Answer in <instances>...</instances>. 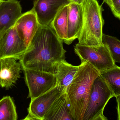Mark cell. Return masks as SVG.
I'll return each instance as SVG.
<instances>
[{
    "label": "cell",
    "mask_w": 120,
    "mask_h": 120,
    "mask_svg": "<svg viewBox=\"0 0 120 120\" xmlns=\"http://www.w3.org/2000/svg\"><path fill=\"white\" fill-rule=\"evenodd\" d=\"M120 96H118L116 97V100H117V110L118 120H120Z\"/></svg>",
    "instance_id": "obj_21"
},
{
    "label": "cell",
    "mask_w": 120,
    "mask_h": 120,
    "mask_svg": "<svg viewBox=\"0 0 120 120\" xmlns=\"http://www.w3.org/2000/svg\"><path fill=\"white\" fill-rule=\"evenodd\" d=\"M70 0H34L32 10L41 26L49 25L60 10L70 3Z\"/></svg>",
    "instance_id": "obj_8"
},
{
    "label": "cell",
    "mask_w": 120,
    "mask_h": 120,
    "mask_svg": "<svg viewBox=\"0 0 120 120\" xmlns=\"http://www.w3.org/2000/svg\"><path fill=\"white\" fill-rule=\"evenodd\" d=\"M16 108L10 96L4 97L0 100V120H17Z\"/></svg>",
    "instance_id": "obj_18"
},
{
    "label": "cell",
    "mask_w": 120,
    "mask_h": 120,
    "mask_svg": "<svg viewBox=\"0 0 120 120\" xmlns=\"http://www.w3.org/2000/svg\"><path fill=\"white\" fill-rule=\"evenodd\" d=\"M99 72L90 64L81 62L67 92L77 120H82L89 99L94 80Z\"/></svg>",
    "instance_id": "obj_2"
},
{
    "label": "cell",
    "mask_w": 120,
    "mask_h": 120,
    "mask_svg": "<svg viewBox=\"0 0 120 120\" xmlns=\"http://www.w3.org/2000/svg\"><path fill=\"white\" fill-rule=\"evenodd\" d=\"M100 76L104 80L115 95L120 96V68L116 65L115 67L99 72Z\"/></svg>",
    "instance_id": "obj_17"
},
{
    "label": "cell",
    "mask_w": 120,
    "mask_h": 120,
    "mask_svg": "<svg viewBox=\"0 0 120 120\" xmlns=\"http://www.w3.org/2000/svg\"><path fill=\"white\" fill-rule=\"evenodd\" d=\"M82 5L84 24L77 44L85 46L101 45L105 23L102 15V6L99 5L97 0H85Z\"/></svg>",
    "instance_id": "obj_3"
},
{
    "label": "cell",
    "mask_w": 120,
    "mask_h": 120,
    "mask_svg": "<svg viewBox=\"0 0 120 120\" xmlns=\"http://www.w3.org/2000/svg\"><path fill=\"white\" fill-rule=\"evenodd\" d=\"M113 97H115V94L99 75L92 84L88 105L82 120H92L103 113L108 102Z\"/></svg>",
    "instance_id": "obj_4"
},
{
    "label": "cell",
    "mask_w": 120,
    "mask_h": 120,
    "mask_svg": "<svg viewBox=\"0 0 120 120\" xmlns=\"http://www.w3.org/2000/svg\"><path fill=\"white\" fill-rule=\"evenodd\" d=\"M22 14L19 1L3 0L0 4V34L13 27Z\"/></svg>",
    "instance_id": "obj_12"
},
{
    "label": "cell",
    "mask_w": 120,
    "mask_h": 120,
    "mask_svg": "<svg viewBox=\"0 0 120 120\" xmlns=\"http://www.w3.org/2000/svg\"><path fill=\"white\" fill-rule=\"evenodd\" d=\"M13 58L0 59V86L8 89L20 77L22 69L20 63Z\"/></svg>",
    "instance_id": "obj_14"
},
{
    "label": "cell",
    "mask_w": 120,
    "mask_h": 120,
    "mask_svg": "<svg viewBox=\"0 0 120 120\" xmlns=\"http://www.w3.org/2000/svg\"><path fill=\"white\" fill-rule=\"evenodd\" d=\"M85 0H70V3H74L78 4H82Z\"/></svg>",
    "instance_id": "obj_24"
},
{
    "label": "cell",
    "mask_w": 120,
    "mask_h": 120,
    "mask_svg": "<svg viewBox=\"0 0 120 120\" xmlns=\"http://www.w3.org/2000/svg\"><path fill=\"white\" fill-rule=\"evenodd\" d=\"M68 5L63 6L59 10L49 25L64 42L67 38Z\"/></svg>",
    "instance_id": "obj_16"
},
{
    "label": "cell",
    "mask_w": 120,
    "mask_h": 120,
    "mask_svg": "<svg viewBox=\"0 0 120 120\" xmlns=\"http://www.w3.org/2000/svg\"><path fill=\"white\" fill-rule=\"evenodd\" d=\"M63 93L57 86L31 101L28 114L42 120L52 104Z\"/></svg>",
    "instance_id": "obj_11"
},
{
    "label": "cell",
    "mask_w": 120,
    "mask_h": 120,
    "mask_svg": "<svg viewBox=\"0 0 120 120\" xmlns=\"http://www.w3.org/2000/svg\"><path fill=\"white\" fill-rule=\"evenodd\" d=\"M74 49L81 62H88L99 72L116 65L108 48L104 44L100 46H89L77 44Z\"/></svg>",
    "instance_id": "obj_5"
},
{
    "label": "cell",
    "mask_w": 120,
    "mask_h": 120,
    "mask_svg": "<svg viewBox=\"0 0 120 120\" xmlns=\"http://www.w3.org/2000/svg\"><path fill=\"white\" fill-rule=\"evenodd\" d=\"M40 26L32 9L22 13L15 25L19 36L27 47Z\"/></svg>",
    "instance_id": "obj_13"
},
{
    "label": "cell",
    "mask_w": 120,
    "mask_h": 120,
    "mask_svg": "<svg viewBox=\"0 0 120 120\" xmlns=\"http://www.w3.org/2000/svg\"><path fill=\"white\" fill-rule=\"evenodd\" d=\"M102 43L107 46L115 63H120V41L115 37L103 34Z\"/></svg>",
    "instance_id": "obj_19"
},
{
    "label": "cell",
    "mask_w": 120,
    "mask_h": 120,
    "mask_svg": "<svg viewBox=\"0 0 120 120\" xmlns=\"http://www.w3.org/2000/svg\"><path fill=\"white\" fill-rule=\"evenodd\" d=\"M3 0H0V4L1 3V2H2V1H3Z\"/></svg>",
    "instance_id": "obj_25"
},
{
    "label": "cell",
    "mask_w": 120,
    "mask_h": 120,
    "mask_svg": "<svg viewBox=\"0 0 120 120\" xmlns=\"http://www.w3.org/2000/svg\"><path fill=\"white\" fill-rule=\"evenodd\" d=\"M27 47L19 36L15 25L0 34V59L11 57L19 60Z\"/></svg>",
    "instance_id": "obj_7"
},
{
    "label": "cell",
    "mask_w": 120,
    "mask_h": 120,
    "mask_svg": "<svg viewBox=\"0 0 120 120\" xmlns=\"http://www.w3.org/2000/svg\"><path fill=\"white\" fill-rule=\"evenodd\" d=\"M42 120H77L67 93L62 94L52 104Z\"/></svg>",
    "instance_id": "obj_10"
},
{
    "label": "cell",
    "mask_w": 120,
    "mask_h": 120,
    "mask_svg": "<svg viewBox=\"0 0 120 120\" xmlns=\"http://www.w3.org/2000/svg\"><path fill=\"white\" fill-rule=\"evenodd\" d=\"M23 71L31 101L56 86V77L53 73L31 69Z\"/></svg>",
    "instance_id": "obj_6"
},
{
    "label": "cell",
    "mask_w": 120,
    "mask_h": 120,
    "mask_svg": "<svg viewBox=\"0 0 120 120\" xmlns=\"http://www.w3.org/2000/svg\"><path fill=\"white\" fill-rule=\"evenodd\" d=\"M78 68L79 65H73L65 59L55 64L54 74L56 77V86L63 94L67 93Z\"/></svg>",
    "instance_id": "obj_15"
},
{
    "label": "cell",
    "mask_w": 120,
    "mask_h": 120,
    "mask_svg": "<svg viewBox=\"0 0 120 120\" xmlns=\"http://www.w3.org/2000/svg\"><path fill=\"white\" fill-rule=\"evenodd\" d=\"M92 120H108L107 118L104 115L103 113H102Z\"/></svg>",
    "instance_id": "obj_22"
},
{
    "label": "cell",
    "mask_w": 120,
    "mask_h": 120,
    "mask_svg": "<svg viewBox=\"0 0 120 120\" xmlns=\"http://www.w3.org/2000/svg\"><path fill=\"white\" fill-rule=\"evenodd\" d=\"M63 41L53 28L40 26L19 63L23 70L31 69L54 74L57 62L65 59Z\"/></svg>",
    "instance_id": "obj_1"
},
{
    "label": "cell",
    "mask_w": 120,
    "mask_h": 120,
    "mask_svg": "<svg viewBox=\"0 0 120 120\" xmlns=\"http://www.w3.org/2000/svg\"><path fill=\"white\" fill-rule=\"evenodd\" d=\"M110 8L113 15L120 19V0H103Z\"/></svg>",
    "instance_id": "obj_20"
},
{
    "label": "cell",
    "mask_w": 120,
    "mask_h": 120,
    "mask_svg": "<svg viewBox=\"0 0 120 120\" xmlns=\"http://www.w3.org/2000/svg\"><path fill=\"white\" fill-rule=\"evenodd\" d=\"M21 120H42L41 119H39L35 117L30 115L29 114H28L27 116Z\"/></svg>",
    "instance_id": "obj_23"
},
{
    "label": "cell",
    "mask_w": 120,
    "mask_h": 120,
    "mask_svg": "<svg viewBox=\"0 0 120 120\" xmlns=\"http://www.w3.org/2000/svg\"><path fill=\"white\" fill-rule=\"evenodd\" d=\"M84 20L82 4L70 3L68 5L67 38L64 42L65 43L70 45L79 38L83 27Z\"/></svg>",
    "instance_id": "obj_9"
}]
</instances>
